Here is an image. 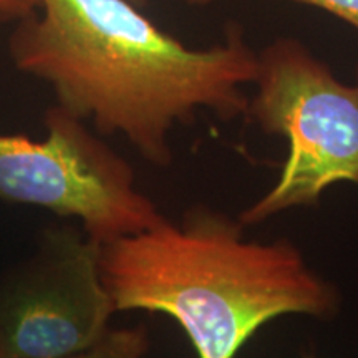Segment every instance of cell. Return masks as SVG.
Returning <instances> with one entry per match:
<instances>
[{"mask_svg": "<svg viewBox=\"0 0 358 358\" xmlns=\"http://www.w3.org/2000/svg\"><path fill=\"white\" fill-rule=\"evenodd\" d=\"M8 57L42 80L55 105L90 122L100 136L122 134L140 156L169 166V134L209 110L224 122L248 113L257 53L239 25L221 43L189 48L129 0H38L17 22Z\"/></svg>", "mask_w": 358, "mask_h": 358, "instance_id": "cell-1", "label": "cell"}, {"mask_svg": "<svg viewBox=\"0 0 358 358\" xmlns=\"http://www.w3.org/2000/svg\"><path fill=\"white\" fill-rule=\"evenodd\" d=\"M244 224L208 206L179 222L101 244V279L116 312L164 313L198 358H234L282 315L330 319L340 294L287 239H248Z\"/></svg>", "mask_w": 358, "mask_h": 358, "instance_id": "cell-2", "label": "cell"}, {"mask_svg": "<svg viewBox=\"0 0 358 358\" xmlns=\"http://www.w3.org/2000/svg\"><path fill=\"white\" fill-rule=\"evenodd\" d=\"M257 92L248 113L264 133L287 140L274 186L237 217L244 226L292 208L319 204L337 182L358 185V83L335 77L297 38H277L257 53Z\"/></svg>", "mask_w": 358, "mask_h": 358, "instance_id": "cell-3", "label": "cell"}, {"mask_svg": "<svg viewBox=\"0 0 358 358\" xmlns=\"http://www.w3.org/2000/svg\"><path fill=\"white\" fill-rule=\"evenodd\" d=\"M43 140L0 133V201L77 219L96 243L155 226L163 217L136 186L133 168L88 127L53 105Z\"/></svg>", "mask_w": 358, "mask_h": 358, "instance_id": "cell-4", "label": "cell"}, {"mask_svg": "<svg viewBox=\"0 0 358 358\" xmlns=\"http://www.w3.org/2000/svg\"><path fill=\"white\" fill-rule=\"evenodd\" d=\"M100 254L78 224L40 229L34 249L0 274V358H62L108 332L116 308Z\"/></svg>", "mask_w": 358, "mask_h": 358, "instance_id": "cell-5", "label": "cell"}, {"mask_svg": "<svg viewBox=\"0 0 358 358\" xmlns=\"http://www.w3.org/2000/svg\"><path fill=\"white\" fill-rule=\"evenodd\" d=\"M151 348L145 325L110 329L98 342L62 358H146Z\"/></svg>", "mask_w": 358, "mask_h": 358, "instance_id": "cell-6", "label": "cell"}, {"mask_svg": "<svg viewBox=\"0 0 358 358\" xmlns=\"http://www.w3.org/2000/svg\"><path fill=\"white\" fill-rule=\"evenodd\" d=\"M187 6H209V3L219 2V0H181ZM292 2L306 3L320 8L330 15L338 17L340 20L347 22L353 29L358 30V0H292Z\"/></svg>", "mask_w": 358, "mask_h": 358, "instance_id": "cell-7", "label": "cell"}, {"mask_svg": "<svg viewBox=\"0 0 358 358\" xmlns=\"http://www.w3.org/2000/svg\"><path fill=\"white\" fill-rule=\"evenodd\" d=\"M38 0H0V20L19 22L37 12Z\"/></svg>", "mask_w": 358, "mask_h": 358, "instance_id": "cell-8", "label": "cell"}, {"mask_svg": "<svg viewBox=\"0 0 358 358\" xmlns=\"http://www.w3.org/2000/svg\"><path fill=\"white\" fill-rule=\"evenodd\" d=\"M129 2L133 3V6H136L138 8H145V7H148V3H150V0H129Z\"/></svg>", "mask_w": 358, "mask_h": 358, "instance_id": "cell-9", "label": "cell"}, {"mask_svg": "<svg viewBox=\"0 0 358 358\" xmlns=\"http://www.w3.org/2000/svg\"><path fill=\"white\" fill-rule=\"evenodd\" d=\"M303 358H317V357H313V355H303Z\"/></svg>", "mask_w": 358, "mask_h": 358, "instance_id": "cell-10", "label": "cell"}, {"mask_svg": "<svg viewBox=\"0 0 358 358\" xmlns=\"http://www.w3.org/2000/svg\"><path fill=\"white\" fill-rule=\"evenodd\" d=\"M357 83H358V66H357Z\"/></svg>", "mask_w": 358, "mask_h": 358, "instance_id": "cell-11", "label": "cell"}]
</instances>
